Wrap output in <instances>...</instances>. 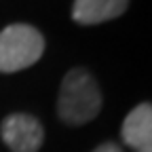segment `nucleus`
Masks as SVG:
<instances>
[{
  "label": "nucleus",
  "instance_id": "nucleus-1",
  "mask_svg": "<svg viewBox=\"0 0 152 152\" xmlns=\"http://www.w3.org/2000/svg\"><path fill=\"white\" fill-rule=\"evenodd\" d=\"M102 110V89L85 68H72L61 80L57 95V116L70 127L91 123Z\"/></svg>",
  "mask_w": 152,
  "mask_h": 152
},
{
  "label": "nucleus",
  "instance_id": "nucleus-2",
  "mask_svg": "<svg viewBox=\"0 0 152 152\" xmlns=\"http://www.w3.org/2000/svg\"><path fill=\"white\" fill-rule=\"evenodd\" d=\"M45 53V38L30 23H11L0 32V72L13 74L34 66Z\"/></svg>",
  "mask_w": 152,
  "mask_h": 152
},
{
  "label": "nucleus",
  "instance_id": "nucleus-3",
  "mask_svg": "<svg viewBox=\"0 0 152 152\" xmlns=\"http://www.w3.org/2000/svg\"><path fill=\"white\" fill-rule=\"evenodd\" d=\"M0 135L13 152H38L45 142V129L32 114L15 112L2 121Z\"/></svg>",
  "mask_w": 152,
  "mask_h": 152
},
{
  "label": "nucleus",
  "instance_id": "nucleus-4",
  "mask_svg": "<svg viewBox=\"0 0 152 152\" xmlns=\"http://www.w3.org/2000/svg\"><path fill=\"white\" fill-rule=\"evenodd\" d=\"M121 137L133 152H152V104H140L127 114Z\"/></svg>",
  "mask_w": 152,
  "mask_h": 152
},
{
  "label": "nucleus",
  "instance_id": "nucleus-5",
  "mask_svg": "<svg viewBox=\"0 0 152 152\" xmlns=\"http://www.w3.org/2000/svg\"><path fill=\"white\" fill-rule=\"evenodd\" d=\"M129 7V0H74L72 19L78 26H99L121 17Z\"/></svg>",
  "mask_w": 152,
  "mask_h": 152
},
{
  "label": "nucleus",
  "instance_id": "nucleus-6",
  "mask_svg": "<svg viewBox=\"0 0 152 152\" xmlns=\"http://www.w3.org/2000/svg\"><path fill=\"white\" fill-rule=\"evenodd\" d=\"M91 152H123V148L118 144H114V142H104L97 148H93Z\"/></svg>",
  "mask_w": 152,
  "mask_h": 152
}]
</instances>
